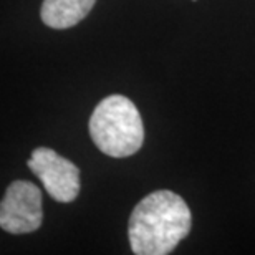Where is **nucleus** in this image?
<instances>
[{"label": "nucleus", "instance_id": "39448f33", "mask_svg": "<svg viewBox=\"0 0 255 255\" xmlns=\"http://www.w3.org/2000/svg\"><path fill=\"white\" fill-rule=\"evenodd\" d=\"M96 0H43L42 20L57 30L75 27L95 7Z\"/></svg>", "mask_w": 255, "mask_h": 255}, {"label": "nucleus", "instance_id": "f257e3e1", "mask_svg": "<svg viewBox=\"0 0 255 255\" xmlns=\"http://www.w3.org/2000/svg\"><path fill=\"white\" fill-rule=\"evenodd\" d=\"M191 211L184 199L171 191L147 194L132 209L128 237L136 255H166L191 232Z\"/></svg>", "mask_w": 255, "mask_h": 255}, {"label": "nucleus", "instance_id": "423d86ee", "mask_svg": "<svg viewBox=\"0 0 255 255\" xmlns=\"http://www.w3.org/2000/svg\"><path fill=\"white\" fill-rule=\"evenodd\" d=\"M194 2H196V0H194Z\"/></svg>", "mask_w": 255, "mask_h": 255}, {"label": "nucleus", "instance_id": "f03ea898", "mask_svg": "<svg viewBox=\"0 0 255 255\" xmlns=\"http://www.w3.org/2000/svg\"><path fill=\"white\" fill-rule=\"evenodd\" d=\"M90 136L106 156H132L144 141V126L136 105L123 95L106 96L90 118Z\"/></svg>", "mask_w": 255, "mask_h": 255}, {"label": "nucleus", "instance_id": "20e7f679", "mask_svg": "<svg viewBox=\"0 0 255 255\" xmlns=\"http://www.w3.org/2000/svg\"><path fill=\"white\" fill-rule=\"evenodd\" d=\"M27 166L42 181L45 191L57 202L75 201L80 192V169L50 147H37Z\"/></svg>", "mask_w": 255, "mask_h": 255}, {"label": "nucleus", "instance_id": "7ed1b4c3", "mask_svg": "<svg viewBox=\"0 0 255 255\" xmlns=\"http://www.w3.org/2000/svg\"><path fill=\"white\" fill-rule=\"evenodd\" d=\"M43 221L42 192L30 181H13L0 202V229L18 236L38 231Z\"/></svg>", "mask_w": 255, "mask_h": 255}]
</instances>
